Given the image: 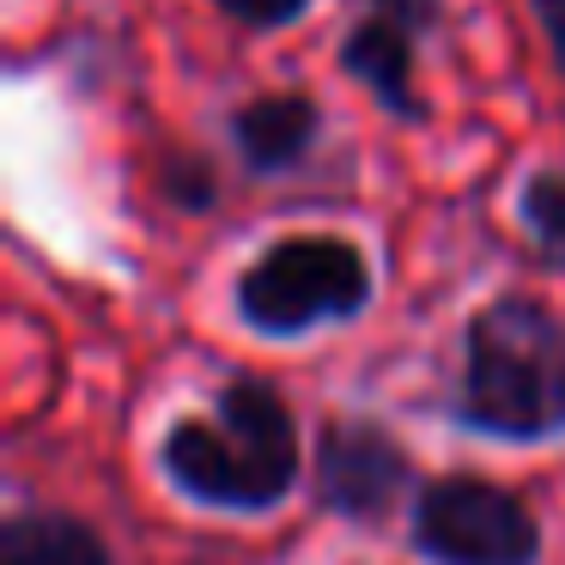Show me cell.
Here are the masks:
<instances>
[{
	"instance_id": "6da1fadb",
	"label": "cell",
	"mask_w": 565,
	"mask_h": 565,
	"mask_svg": "<svg viewBox=\"0 0 565 565\" xmlns=\"http://www.w3.org/2000/svg\"><path fill=\"white\" fill-rule=\"evenodd\" d=\"M164 475L213 511H268L298 475V426L262 377H232L207 419L164 431Z\"/></svg>"
},
{
	"instance_id": "7a4b0ae2",
	"label": "cell",
	"mask_w": 565,
	"mask_h": 565,
	"mask_svg": "<svg viewBox=\"0 0 565 565\" xmlns=\"http://www.w3.org/2000/svg\"><path fill=\"white\" fill-rule=\"evenodd\" d=\"M456 414L492 438L565 431V322L535 298H492L468 322V365Z\"/></svg>"
},
{
	"instance_id": "3957f363",
	"label": "cell",
	"mask_w": 565,
	"mask_h": 565,
	"mask_svg": "<svg viewBox=\"0 0 565 565\" xmlns=\"http://www.w3.org/2000/svg\"><path fill=\"white\" fill-rule=\"evenodd\" d=\"M371 305V262L359 244L329 232H298L268 244L237 274V317L256 334L292 341L322 322H347Z\"/></svg>"
},
{
	"instance_id": "277c9868",
	"label": "cell",
	"mask_w": 565,
	"mask_h": 565,
	"mask_svg": "<svg viewBox=\"0 0 565 565\" xmlns=\"http://www.w3.org/2000/svg\"><path fill=\"white\" fill-rule=\"evenodd\" d=\"M414 541L438 565H535L541 529L523 504L492 480L450 475L426 487L414 516Z\"/></svg>"
},
{
	"instance_id": "5b68a950",
	"label": "cell",
	"mask_w": 565,
	"mask_h": 565,
	"mask_svg": "<svg viewBox=\"0 0 565 565\" xmlns=\"http://www.w3.org/2000/svg\"><path fill=\"white\" fill-rule=\"evenodd\" d=\"M407 487V456L402 444L383 426H365V419H334L322 431L317 450V492L329 511L353 516V523H377L395 504V492Z\"/></svg>"
},
{
	"instance_id": "8992f818",
	"label": "cell",
	"mask_w": 565,
	"mask_h": 565,
	"mask_svg": "<svg viewBox=\"0 0 565 565\" xmlns=\"http://www.w3.org/2000/svg\"><path fill=\"white\" fill-rule=\"evenodd\" d=\"M225 135H232V152L249 177L298 171L322 140V104L310 92H262V98L237 104Z\"/></svg>"
},
{
	"instance_id": "52a82bcc",
	"label": "cell",
	"mask_w": 565,
	"mask_h": 565,
	"mask_svg": "<svg viewBox=\"0 0 565 565\" xmlns=\"http://www.w3.org/2000/svg\"><path fill=\"white\" fill-rule=\"evenodd\" d=\"M414 31H402L395 19H377V13H365L353 31L341 38V74L347 79H359V86L377 98V110H390V116H402V122H419V92H414Z\"/></svg>"
},
{
	"instance_id": "ba28073f",
	"label": "cell",
	"mask_w": 565,
	"mask_h": 565,
	"mask_svg": "<svg viewBox=\"0 0 565 565\" xmlns=\"http://www.w3.org/2000/svg\"><path fill=\"white\" fill-rule=\"evenodd\" d=\"M0 565H110V559H104V541L79 516L25 511L0 535Z\"/></svg>"
},
{
	"instance_id": "9c48e42d",
	"label": "cell",
	"mask_w": 565,
	"mask_h": 565,
	"mask_svg": "<svg viewBox=\"0 0 565 565\" xmlns=\"http://www.w3.org/2000/svg\"><path fill=\"white\" fill-rule=\"evenodd\" d=\"M523 225L541 268L565 274V171H535L523 183Z\"/></svg>"
},
{
	"instance_id": "30bf717a",
	"label": "cell",
	"mask_w": 565,
	"mask_h": 565,
	"mask_svg": "<svg viewBox=\"0 0 565 565\" xmlns=\"http://www.w3.org/2000/svg\"><path fill=\"white\" fill-rule=\"evenodd\" d=\"M220 13H232L237 25H249V31H280V25H292L298 13H305L310 0H213Z\"/></svg>"
},
{
	"instance_id": "8fae6325",
	"label": "cell",
	"mask_w": 565,
	"mask_h": 565,
	"mask_svg": "<svg viewBox=\"0 0 565 565\" xmlns=\"http://www.w3.org/2000/svg\"><path fill=\"white\" fill-rule=\"evenodd\" d=\"M365 13H377V19H395L402 31H414V38H431L438 31V19H444V7L438 0H359Z\"/></svg>"
},
{
	"instance_id": "7c38bea8",
	"label": "cell",
	"mask_w": 565,
	"mask_h": 565,
	"mask_svg": "<svg viewBox=\"0 0 565 565\" xmlns=\"http://www.w3.org/2000/svg\"><path fill=\"white\" fill-rule=\"evenodd\" d=\"M541 19V31H547V50H553V67L565 74V0H529Z\"/></svg>"
}]
</instances>
